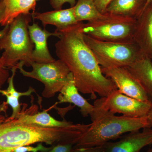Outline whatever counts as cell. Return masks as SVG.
Wrapping results in <instances>:
<instances>
[{"label": "cell", "instance_id": "6da1fadb", "mask_svg": "<svg viewBox=\"0 0 152 152\" xmlns=\"http://www.w3.org/2000/svg\"><path fill=\"white\" fill-rule=\"evenodd\" d=\"M83 22L64 29L56 30L59 40L55 45L59 59L72 75L79 91L95 99L107 96L118 89L113 82L103 74L101 66L85 42L82 31Z\"/></svg>", "mask_w": 152, "mask_h": 152}, {"label": "cell", "instance_id": "7a4b0ae2", "mask_svg": "<svg viewBox=\"0 0 152 152\" xmlns=\"http://www.w3.org/2000/svg\"><path fill=\"white\" fill-rule=\"evenodd\" d=\"M89 124L44 127L19 122L15 118L0 115V152H12L18 147L45 143L75 145L89 127Z\"/></svg>", "mask_w": 152, "mask_h": 152}, {"label": "cell", "instance_id": "3957f363", "mask_svg": "<svg viewBox=\"0 0 152 152\" xmlns=\"http://www.w3.org/2000/svg\"><path fill=\"white\" fill-rule=\"evenodd\" d=\"M96 113L89 127L74 145V149L103 145L120 138L125 133L149 127L147 117L132 118L116 116L94 103Z\"/></svg>", "mask_w": 152, "mask_h": 152}, {"label": "cell", "instance_id": "277c9868", "mask_svg": "<svg viewBox=\"0 0 152 152\" xmlns=\"http://www.w3.org/2000/svg\"><path fill=\"white\" fill-rule=\"evenodd\" d=\"M32 17L30 14L17 17L7 26L5 34L0 39V51L4 50L0 60L5 67L12 69L20 62L30 66L33 62L34 44L28 28Z\"/></svg>", "mask_w": 152, "mask_h": 152}, {"label": "cell", "instance_id": "5b68a950", "mask_svg": "<svg viewBox=\"0 0 152 152\" xmlns=\"http://www.w3.org/2000/svg\"><path fill=\"white\" fill-rule=\"evenodd\" d=\"M83 38L102 68H126L142 57L138 47L134 42H107L84 34Z\"/></svg>", "mask_w": 152, "mask_h": 152}, {"label": "cell", "instance_id": "8992f818", "mask_svg": "<svg viewBox=\"0 0 152 152\" xmlns=\"http://www.w3.org/2000/svg\"><path fill=\"white\" fill-rule=\"evenodd\" d=\"M106 14L103 18L83 23V34L107 42L128 43L133 42L136 19Z\"/></svg>", "mask_w": 152, "mask_h": 152}, {"label": "cell", "instance_id": "52a82bcc", "mask_svg": "<svg viewBox=\"0 0 152 152\" xmlns=\"http://www.w3.org/2000/svg\"><path fill=\"white\" fill-rule=\"evenodd\" d=\"M24 64L19 62L16 66L20 72L24 76L35 79L45 86L42 95L49 99L60 92L69 79L70 73L66 65L61 60L48 63L33 62L31 66L32 70L27 72L24 69Z\"/></svg>", "mask_w": 152, "mask_h": 152}, {"label": "cell", "instance_id": "ba28073f", "mask_svg": "<svg viewBox=\"0 0 152 152\" xmlns=\"http://www.w3.org/2000/svg\"><path fill=\"white\" fill-rule=\"evenodd\" d=\"M94 103L113 113L122 114L123 116L132 118L147 117L152 106L149 102H142L131 97L118 89L107 96L98 99Z\"/></svg>", "mask_w": 152, "mask_h": 152}, {"label": "cell", "instance_id": "9c48e42d", "mask_svg": "<svg viewBox=\"0 0 152 152\" xmlns=\"http://www.w3.org/2000/svg\"><path fill=\"white\" fill-rule=\"evenodd\" d=\"M103 74L110 79L118 89L124 94L142 102H149L140 83L125 67L102 68Z\"/></svg>", "mask_w": 152, "mask_h": 152}, {"label": "cell", "instance_id": "30bf717a", "mask_svg": "<svg viewBox=\"0 0 152 152\" xmlns=\"http://www.w3.org/2000/svg\"><path fill=\"white\" fill-rule=\"evenodd\" d=\"M151 128H144L142 132H130L121 136L118 141L106 143L104 146L107 152H140L144 147L152 144Z\"/></svg>", "mask_w": 152, "mask_h": 152}, {"label": "cell", "instance_id": "8fae6325", "mask_svg": "<svg viewBox=\"0 0 152 152\" xmlns=\"http://www.w3.org/2000/svg\"><path fill=\"white\" fill-rule=\"evenodd\" d=\"M133 41L138 47L142 57L152 60V6L146 7L137 19Z\"/></svg>", "mask_w": 152, "mask_h": 152}, {"label": "cell", "instance_id": "7c38bea8", "mask_svg": "<svg viewBox=\"0 0 152 152\" xmlns=\"http://www.w3.org/2000/svg\"><path fill=\"white\" fill-rule=\"evenodd\" d=\"M30 38L35 45L34 50L32 53L33 62L39 63L52 62L56 61L49 52L48 46V38L51 36L58 37L59 34L56 32H50L42 29L37 23H34L28 26Z\"/></svg>", "mask_w": 152, "mask_h": 152}, {"label": "cell", "instance_id": "4fadbf2b", "mask_svg": "<svg viewBox=\"0 0 152 152\" xmlns=\"http://www.w3.org/2000/svg\"><path fill=\"white\" fill-rule=\"evenodd\" d=\"M60 93L58 97V103H69L74 104L75 106L80 108V112L83 117L90 116L91 120L94 116L96 113V107L80 94L71 73L67 82Z\"/></svg>", "mask_w": 152, "mask_h": 152}, {"label": "cell", "instance_id": "5bb4252c", "mask_svg": "<svg viewBox=\"0 0 152 152\" xmlns=\"http://www.w3.org/2000/svg\"><path fill=\"white\" fill-rule=\"evenodd\" d=\"M32 16L34 19L40 21L45 27L47 25H53L58 30L64 29L80 23L75 17L73 7L43 13L34 12Z\"/></svg>", "mask_w": 152, "mask_h": 152}, {"label": "cell", "instance_id": "9a60e30c", "mask_svg": "<svg viewBox=\"0 0 152 152\" xmlns=\"http://www.w3.org/2000/svg\"><path fill=\"white\" fill-rule=\"evenodd\" d=\"M126 68L141 85L152 104V60L142 57Z\"/></svg>", "mask_w": 152, "mask_h": 152}, {"label": "cell", "instance_id": "2e32d148", "mask_svg": "<svg viewBox=\"0 0 152 152\" xmlns=\"http://www.w3.org/2000/svg\"><path fill=\"white\" fill-rule=\"evenodd\" d=\"M31 108L26 111L23 109L16 119L23 124H27L44 127H61L69 126L73 125L71 122L65 120L58 121L52 117L48 113V110L42 112H37L35 113H31Z\"/></svg>", "mask_w": 152, "mask_h": 152}, {"label": "cell", "instance_id": "e0dca14e", "mask_svg": "<svg viewBox=\"0 0 152 152\" xmlns=\"http://www.w3.org/2000/svg\"><path fill=\"white\" fill-rule=\"evenodd\" d=\"M147 0H113L106 13L138 19L146 6Z\"/></svg>", "mask_w": 152, "mask_h": 152}, {"label": "cell", "instance_id": "ac0fdd59", "mask_svg": "<svg viewBox=\"0 0 152 152\" xmlns=\"http://www.w3.org/2000/svg\"><path fill=\"white\" fill-rule=\"evenodd\" d=\"M5 6L4 15L1 26H6L10 24L17 17L22 14H29L34 11L35 0H3Z\"/></svg>", "mask_w": 152, "mask_h": 152}, {"label": "cell", "instance_id": "d6986e66", "mask_svg": "<svg viewBox=\"0 0 152 152\" xmlns=\"http://www.w3.org/2000/svg\"><path fill=\"white\" fill-rule=\"evenodd\" d=\"M17 69H18L16 66L11 69L12 75L8 80L9 86L7 88L6 90L0 89V94L7 97L6 102L12 110V115L10 117V118H18L21 111V104L19 102L20 98L22 96H29L32 93L35 92L34 89L31 87L25 92H20L16 90L14 86V79Z\"/></svg>", "mask_w": 152, "mask_h": 152}, {"label": "cell", "instance_id": "ffe728a7", "mask_svg": "<svg viewBox=\"0 0 152 152\" xmlns=\"http://www.w3.org/2000/svg\"><path fill=\"white\" fill-rule=\"evenodd\" d=\"M74 14L78 22L83 21H93L102 19L106 16L95 5L94 0H78L73 7Z\"/></svg>", "mask_w": 152, "mask_h": 152}, {"label": "cell", "instance_id": "44dd1931", "mask_svg": "<svg viewBox=\"0 0 152 152\" xmlns=\"http://www.w3.org/2000/svg\"><path fill=\"white\" fill-rule=\"evenodd\" d=\"M52 146L46 147L43 145L42 144L39 143L37 146L34 147L31 145L24 146L18 147L14 149L12 152H47L52 148Z\"/></svg>", "mask_w": 152, "mask_h": 152}, {"label": "cell", "instance_id": "7402d4cb", "mask_svg": "<svg viewBox=\"0 0 152 152\" xmlns=\"http://www.w3.org/2000/svg\"><path fill=\"white\" fill-rule=\"evenodd\" d=\"M74 146L72 144H58L52 146V148L47 152H72Z\"/></svg>", "mask_w": 152, "mask_h": 152}, {"label": "cell", "instance_id": "603a6c76", "mask_svg": "<svg viewBox=\"0 0 152 152\" xmlns=\"http://www.w3.org/2000/svg\"><path fill=\"white\" fill-rule=\"evenodd\" d=\"M76 0H50V4L55 10L62 9V6L65 3H69L72 7L75 5Z\"/></svg>", "mask_w": 152, "mask_h": 152}, {"label": "cell", "instance_id": "cb8c5ba5", "mask_svg": "<svg viewBox=\"0 0 152 152\" xmlns=\"http://www.w3.org/2000/svg\"><path fill=\"white\" fill-rule=\"evenodd\" d=\"M10 77V72L7 68L3 65L0 60V89H1Z\"/></svg>", "mask_w": 152, "mask_h": 152}, {"label": "cell", "instance_id": "d4e9b609", "mask_svg": "<svg viewBox=\"0 0 152 152\" xmlns=\"http://www.w3.org/2000/svg\"><path fill=\"white\" fill-rule=\"evenodd\" d=\"M72 152H107V151L105 147L103 145L91 148L74 149Z\"/></svg>", "mask_w": 152, "mask_h": 152}, {"label": "cell", "instance_id": "484cf974", "mask_svg": "<svg viewBox=\"0 0 152 152\" xmlns=\"http://www.w3.org/2000/svg\"><path fill=\"white\" fill-rule=\"evenodd\" d=\"M95 5L102 13L105 14L107 7L113 0H94Z\"/></svg>", "mask_w": 152, "mask_h": 152}, {"label": "cell", "instance_id": "4316f807", "mask_svg": "<svg viewBox=\"0 0 152 152\" xmlns=\"http://www.w3.org/2000/svg\"><path fill=\"white\" fill-rule=\"evenodd\" d=\"M5 11V6L3 0H0V25L1 26V23L2 21L4 15ZM7 28V26H5L3 30L0 31V39L5 34Z\"/></svg>", "mask_w": 152, "mask_h": 152}, {"label": "cell", "instance_id": "83f0119b", "mask_svg": "<svg viewBox=\"0 0 152 152\" xmlns=\"http://www.w3.org/2000/svg\"><path fill=\"white\" fill-rule=\"evenodd\" d=\"M8 104H7V102H4L1 103H0V114L2 112L7 113V111L8 108Z\"/></svg>", "mask_w": 152, "mask_h": 152}, {"label": "cell", "instance_id": "f1b7e54d", "mask_svg": "<svg viewBox=\"0 0 152 152\" xmlns=\"http://www.w3.org/2000/svg\"><path fill=\"white\" fill-rule=\"evenodd\" d=\"M147 118L148 123L149 127V128H152V106L147 115Z\"/></svg>", "mask_w": 152, "mask_h": 152}, {"label": "cell", "instance_id": "f546056e", "mask_svg": "<svg viewBox=\"0 0 152 152\" xmlns=\"http://www.w3.org/2000/svg\"><path fill=\"white\" fill-rule=\"evenodd\" d=\"M150 5L152 6V0H147L146 6V7Z\"/></svg>", "mask_w": 152, "mask_h": 152}, {"label": "cell", "instance_id": "4dcf8cb0", "mask_svg": "<svg viewBox=\"0 0 152 152\" xmlns=\"http://www.w3.org/2000/svg\"><path fill=\"white\" fill-rule=\"evenodd\" d=\"M147 152H152V148H150L148 150V151Z\"/></svg>", "mask_w": 152, "mask_h": 152}, {"label": "cell", "instance_id": "1f68e13d", "mask_svg": "<svg viewBox=\"0 0 152 152\" xmlns=\"http://www.w3.org/2000/svg\"><path fill=\"white\" fill-rule=\"evenodd\" d=\"M39 1V0H35V1L36 2H37V1Z\"/></svg>", "mask_w": 152, "mask_h": 152}, {"label": "cell", "instance_id": "d6a6232c", "mask_svg": "<svg viewBox=\"0 0 152 152\" xmlns=\"http://www.w3.org/2000/svg\"></svg>", "mask_w": 152, "mask_h": 152}]
</instances>
